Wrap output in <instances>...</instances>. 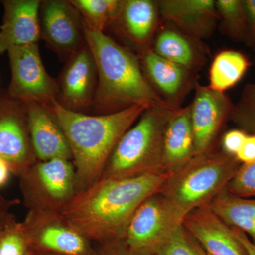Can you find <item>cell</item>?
<instances>
[{"label": "cell", "mask_w": 255, "mask_h": 255, "mask_svg": "<svg viewBox=\"0 0 255 255\" xmlns=\"http://www.w3.org/2000/svg\"><path fill=\"white\" fill-rule=\"evenodd\" d=\"M184 216L158 192L139 206L124 239L130 246L152 252L182 224Z\"/></svg>", "instance_id": "9c48e42d"}, {"label": "cell", "mask_w": 255, "mask_h": 255, "mask_svg": "<svg viewBox=\"0 0 255 255\" xmlns=\"http://www.w3.org/2000/svg\"><path fill=\"white\" fill-rule=\"evenodd\" d=\"M0 158L18 177L37 159L30 137L25 105L5 95L0 97Z\"/></svg>", "instance_id": "8fae6325"}, {"label": "cell", "mask_w": 255, "mask_h": 255, "mask_svg": "<svg viewBox=\"0 0 255 255\" xmlns=\"http://www.w3.org/2000/svg\"><path fill=\"white\" fill-rule=\"evenodd\" d=\"M190 104L195 155L214 150L221 129L230 119L233 105L224 92L215 91L196 82Z\"/></svg>", "instance_id": "7c38bea8"}, {"label": "cell", "mask_w": 255, "mask_h": 255, "mask_svg": "<svg viewBox=\"0 0 255 255\" xmlns=\"http://www.w3.org/2000/svg\"><path fill=\"white\" fill-rule=\"evenodd\" d=\"M226 189L234 195L255 198V162L241 164Z\"/></svg>", "instance_id": "f1b7e54d"}, {"label": "cell", "mask_w": 255, "mask_h": 255, "mask_svg": "<svg viewBox=\"0 0 255 255\" xmlns=\"http://www.w3.org/2000/svg\"><path fill=\"white\" fill-rule=\"evenodd\" d=\"M153 255H206L182 225L158 248Z\"/></svg>", "instance_id": "83f0119b"}, {"label": "cell", "mask_w": 255, "mask_h": 255, "mask_svg": "<svg viewBox=\"0 0 255 255\" xmlns=\"http://www.w3.org/2000/svg\"><path fill=\"white\" fill-rule=\"evenodd\" d=\"M7 54L11 73L9 97L24 105L38 104L46 108L58 101V82L46 71L38 43L13 47Z\"/></svg>", "instance_id": "52a82bcc"}, {"label": "cell", "mask_w": 255, "mask_h": 255, "mask_svg": "<svg viewBox=\"0 0 255 255\" xmlns=\"http://www.w3.org/2000/svg\"><path fill=\"white\" fill-rule=\"evenodd\" d=\"M236 158L241 164H249L255 162V134H248Z\"/></svg>", "instance_id": "836d02e7"}, {"label": "cell", "mask_w": 255, "mask_h": 255, "mask_svg": "<svg viewBox=\"0 0 255 255\" xmlns=\"http://www.w3.org/2000/svg\"><path fill=\"white\" fill-rule=\"evenodd\" d=\"M13 175L11 167L4 159L0 158V188L4 187Z\"/></svg>", "instance_id": "d590c367"}, {"label": "cell", "mask_w": 255, "mask_h": 255, "mask_svg": "<svg viewBox=\"0 0 255 255\" xmlns=\"http://www.w3.org/2000/svg\"><path fill=\"white\" fill-rule=\"evenodd\" d=\"M84 25L97 70L94 115L116 113L133 106L166 105L147 81L136 53L105 33Z\"/></svg>", "instance_id": "3957f363"}, {"label": "cell", "mask_w": 255, "mask_h": 255, "mask_svg": "<svg viewBox=\"0 0 255 255\" xmlns=\"http://www.w3.org/2000/svg\"><path fill=\"white\" fill-rule=\"evenodd\" d=\"M215 4L221 33L233 41L246 44L248 30L242 0H216Z\"/></svg>", "instance_id": "d4e9b609"}, {"label": "cell", "mask_w": 255, "mask_h": 255, "mask_svg": "<svg viewBox=\"0 0 255 255\" xmlns=\"http://www.w3.org/2000/svg\"><path fill=\"white\" fill-rule=\"evenodd\" d=\"M253 50H254V53H255V43L254 46H253Z\"/></svg>", "instance_id": "74e56055"}, {"label": "cell", "mask_w": 255, "mask_h": 255, "mask_svg": "<svg viewBox=\"0 0 255 255\" xmlns=\"http://www.w3.org/2000/svg\"><path fill=\"white\" fill-rule=\"evenodd\" d=\"M230 120L248 134H255V83L244 87L239 100L233 105Z\"/></svg>", "instance_id": "4316f807"}, {"label": "cell", "mask_w": 255, "mask_h": 255, "mask_svg": "<svg viewBox=\"0 0 255 255\" xmlns=\"http://www.w3.org/2000/svg\"><path fill=\"white\" fill-rule=\"evenodd\" d=\"M41 0H5L0 26V54L13 47L38 43L41 39Z\"/></svg>", "instance_id": "ac0fdd59"}, {"label": "cell", "mask_w": 255, "mask_h": 255, "mask_svg": "<svg viewBox=\"0 0 255 255\" xmlns=\"http://www.w3.org/2000/svg\"><path fill=\"white\" fill-rule=\"evenodd\" d=\"M92 255H153L151 252L130 246L124 239L97 243Z\"/></svg>", "instance_id": "f546056e"}, {"label": "cell", "mask_w": 255, "mask_h": 255, "mask_svg": "<svg viewBox=\"0 0 255 255\" xmlns=\"http://www.w3.org/2000/svg\"><path fill=\"white\" fill-rule=\"evenodd\" d=\"M17 178L28 210L61 212L78 193L75 167L69 159L36 161Z\"/></svg>", "instance_id": "8992f818"}, {"label": "cell", "mask_w": 255, "mask_h": 255, "mask_svg": "<svg viewBox=\"0 0 255 255\" xmlns=\"http://www.w3.org/2000/svg\"><path fill=\"white\" fill-rule=\"evenodd\" d=\"M232 228L233 233L235 236L238 238V241L241 242L243 246L245 247L246 251H248V255H255V246L252 243L250 238L245 234L244 233L239 231V230L236 229L235 228Z\"/></svg>", "instance_id": "e575fe53"}, {"label": "cell", "mask_w": 255, "mask_h": 255, "mask_svg": "<svg viewBox=\"0 0 255 255\" xmlns=\"http://www.w3.org/2000/svg\"><path fill=\"white\" fill-rule=\"evenodd\" d=\"M158 6L162 19L200 41L211 38L219 22L214 0H159Z\"/></svg>", "instance_id": "e0dca14e"}, {"label": "cell", "mask_w": 255, "mask_h": 255, "mask_svg": "<svg viewBox=\"0 0 255 255\" xmlns=\"http://www.w3.org/2000/svg\"><path fill=\"white\" fill-rule=\"evenodd\" d=\"M182 226L206 255H249L232 231L209 205L186 215Z\"/></svg>", "instance_id": "2e32d148"}, {"label": "cell", "mask_w": 255, "mask_h": 255, "mask_svg": "<svg viewBox=\"0 0 255 255\" xmlns=\"http://www.w3.org/2000/svg\"><path fill=\"white\" fill-rule=\"evenodd\" d=\"M209 206L229 227L244 233L255 246V198L241 197L224 189Z\"/></svg>", "instance_id": "7402d4cb"}, {"label": "cell", "mask_w": 255, "mask_h": 255, "mask_svg": "<svg viewBox=\"0 0 255 255\" xmlns=\"http://www.w3.org/2000/svg\"><path fill=\"white\" fill-rule=\"evenodd\" d=\"M150 86L168 107L178 110L197 82V74L156 54L152 49L137 55Z\"/></svg>", "instance_id": "5bb4252c"}, {"label": "cell", "mask_w": 255, "mask_h": 255, "mask_svg": "<svg viewBox=\"0 0 255 255\" xmlns=\"http://www.w3.org/2000/svg\"><path fill=\"white\" fill-rule=\"evenodd\" d=\"M195 155L190 105L176 110L164 132L162 169L172 172Z\"/></svg>", "instance_id": "44dd1931"}, {"label": "cell", "mask_w": 255, "mask_h": 255, "mask_svg": "<svg viewBox=\"0 0 255 255\" xmlns=\"http://www.w3.org/2000/svg\"><path fill=\"white\" fill-rule=\"evenodd\" d=\"M57 102L64 108L86 114L92 108L97 85L95 58L87 45L72 55L57 80Z\"/></svg>", "instance_id": "4fadbf2b"}, {"label": "cell", "mask_w": 255, "mask_h": 255, "mask_svg": "<svg viewBox=\"0 0 255 255\" xmlns=\"http://www.w3.org/2000/svg\"><path fill=\"white\" fill-rule=\"evenodd\" d=\"M170 173L160 171L125 179H100L77 193L61 214L94 244L124 239L137 208L158 192Z\"/></svg>", "instance_id": "6da1fadb"}, {"label": "cell", "mask_w": 255, "mask_h": 255, "mask_svg": "<svg viewBox=\"0 0 255 255\" xmlns=\"http://www.w3.org/2000/svg\"><path fill=\"white\" fill-rule=\"evenodd\" d=\"M41 39L68 60L87 44L81 15L69 0H43L39 9Z\"/></svg>", "instance_id": "30bf717a"}, {"label": "cell", "mask_w": 255, "mask_h": 255, "mask_svg": "<svg viewBox=\"0 0 255 255\" xmlns=\"http://www.w3.org/2000/svg\"><path fill=\"white\" fill-rule=\"evenodd\" d=\"M25 107L32 147L37 160L66 159L72 161L68 140L53 114L38 104H27Z\"/></svg>", "instance_id": "d6986e66"}, {"label": "cell", "mask_w": 255, "mask_h": 255, "mask_svg": "<svg viewBox=\"0 0 255 255\" xmlns=\"http://www.w3.org/2000/svg\"><path fill=\"white\" fill-rule=\"evenodd\" d=\"M251 66L244 53L234 50H223L216 54L209 70L210 88L226 92L241 81Z\"/></svg>", "instance_id": "603a6c76"}, {"label": "cell", "mask_w": 255, "mask_h": 255, "mask_svg": "<svg viewBox=\"0 0 255 255\" xmlns=\"http://www.w3.org/2000/svg\"><path fill=\"white\" fill-rule=\"evenodd\" d=\"M176 110L166 105L146 109L117 143L101 179H125L164 171V132Z\"/></svg>", "instance_id": "277c9868"}, {"label": "cell", "mask_w": 255, "mask_h": 255, "mask_svg": "<svg viewBox=\"0 0 255 255\" xmlns=\"http://www.w3.org/2000/svg\"><path fill=\"white\" fill-rule=\"evenodd\" d=\"M21 221L15 219L0 231V255H34Z\"/></svg>", "instance_id": "484cf974"}, {"label": "cell", "mask_w": 255, "mask_h": 255, "mask_svg": "<svg viewBox=\"0 0 255 255\" xmlns=\"http://www.w3.org/2000/svg\"><path fill=\"white\" fill-rule=\"evenodd\" d=\"M159 17L158 1L124 0L120 14L111 28L127 43L128 48L139 55L152 49Z\"/></svg>", "instance_id": "9a60e30c"}, {"label": "cell", "mask_w": 255, "mask_h": 255, "mask_svg": "<svg viewBox=\"0 0 255 255\" xmlns=\"http://www.w3.org/2000/svg\"><path fill=\"white\" fill-rule=\"evenodd\" d=\"M21 224L35 253L92 255L94 244L77 231L61 212L28 210Z\"/></svg>", "instance_id": "ba28073f"}, {"label": "cell", "mask_w": 255, "mask_h": 255, "mask_svg": "<svg viewBox=\"0 0 255 255\" xmlns=\"http://www.w3.org/2000/svg\"><path fill=\"white\" fill-rule=\"evenodd\" d=\"M34 255H61L49 253H36Z\"/></svg>", "instance_id": "8d00e7d4"}, {"label": "cell", "mask_w": 255, "mask_h": 255, "mask_svg": "<svg viewBox=\"0 0 255 255\" xmlns=\"http://www.w3.org/2000/svg\"><path fill=\"white\" fill-rule=\"evenodd\" d=\"M147 108L133 106L104 115L73 112L58 102L47 108L54 116L68 140L78 192L100 180L117 143Z\"/></svg>", "instance_id": "7a4b0ae2"}, {"label": "cell", "mask_w": 255, "mask_h": 255, "mask_svg": "<svg viewBox=\"0 0 255 255\" xmlns=\"http://www.w3.org/2000/svg\"><path fill=\"white\" fill-rule=\"evenodd\" d=\"M242 4L248 30L246 44L253 48L255 43V0H242Z\"/></svg>", "instance_id": "1f68e13d"}, {"label": "cell", "mask_w": 255, "mask_h": 255, "mask_svg": "<svg viewBox=\"0 0 255 255\" xmlns=\"http://www.w3.org/2000/svg\"><path fill=\"white\" fill-rule=\"evenodd\" d=\"M248 133L241 129H232L225 132L221 140L223 152L236 157L241 150Z\"/></svg>", "instance_id": "4dcf8cb0"}, {"label": "cell", "mask_w": 255, "mask_h": 255, "mask_svg": "<svg viewBox=\"0 0 255 255\" xmlns=\"http://www.w3.org/2000/svg\"><path fill=\"white\" fill-rule=\"evenodd\" d=\"M152 50L164 59L198 73L207 63V48L200 40L182 33L174 26L158 29Z\"/></svg>", "instance_id": "ffe728a7"}, {"label": "cell", "mask_w": 255, "mask_h": 255, "mask_svg": "<svg viewBox=\"0 0 255 255\" xmlns=\"http://www.w3.org/2000/svg\"><path fill=\"white\" fill-rule=\"evenodd\" d=\"M19 203L20 201L17 199H8L0 194V231L16 219L12 209Z\"/></svg>", "instance_id": "d6a6232c"}, {"label": "cell", "mask_w": 255, "mask_h": 255, "mask_svg": "<svg viewBox=\"0 0 255 255\" xmlns=\"http://www.w3.org/2000/svg\"><path fill=\"white\" fill-rule=\"evenodd\" d=\"M241 165L236 157L222 150L194 155L171 172L158 193L185 217L193 210L209 205L226 189Z\"/></svg>", "instance_id": "5b68a950"}, {"label": "cell", "mask_w": 255, "mask_h": 255, "mask_svg": "<svg viewBox=\"0 0 255 255\" xmlns=\"http://www.w3.org/2000/svg\"><path fill=\"white\" fill-rule=\"evenodd\" d=\"M69 1L78 10L87 26L103 33L115 22L124 3V0Z\"/></svg>", "instance_id": "cb8c5ba5"}]
</instances>
